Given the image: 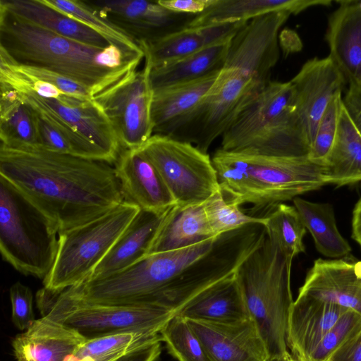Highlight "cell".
<instances>
[{
    "instance_id": "1",
    "label": "cell",
    "mask_w": 361,
    "mask_h": 361,
    "mask_svg": "<svg viewBox=\"0 0 361 361\" xmlns=\"http://www.w3.org/2000/svg\"><path fill=\"white\" fill-rule=\"evenodd\" d=\"M0 177L63 231L100 216L125 199L109 163L1 140Z\"/></svg>"
},
{
    "instance_id": "2",
    "label": "cell",
    "mask_w": 361,
    "mask_h": 361,
    "mask_svg": "<svg viewBox=\"0 0 361 361\" xmlns=\"http://www.w3.org/2000/svg\"><path fill=\"white\" fill-rule=\"evenodd\" d=\"M290 15L276 11L258 16L235 35L214 85L174 139L207 153L271 81V71L279 59V30Z\"/></svg>"
},
{
    "instance_id": "3",
    "label": "cell",
    "mask_w": 361,
    "mask_h": 361,
    "mask_svg": "<svg viewBox=\"0 0 361 361\" xmlns=\"http://www.w3.org/2000/svg\"><path fill=\"white\" fill-rule=\"evenodd\" d=\"M0 52L13 61L47 69L85 87L93 99L137 71L142 50L99 47L59 36L0 7Z\"/></svg>"
},
{
    "instance_id": "4",
    "label": "cell",
    "mask_w": 361,
    "mask_h": 361,
    "mask_svg": "<svg viewBox=\"0 0 361 361\" xmlns=\"http://www.w3.org/2000/svg\"><path fill=\"white\" fill-rule=\"evenodd\" d=\"M220 189L250 215L264 218L279 204L326 185L321 166L308 157L250 155L217 149L212 158Z\"/></svg>"
},
{
    "instance_id": "5",
    "label": "cell",
    "mask_w": 361,
    "mask_h": 361,
    "mask_svg": "<svg viewBox=\"0 0 361 361\" xmlns=\"http://www.w3.org/2000/svg\"><path fill=\"white\" fill-rule=\"evenodd\" d=\"M219 235L185 248L149 255L107 277L67 288L72 298L92 304L154 305L176 314L183 307L179 281L195 262L210 252Z\"/></svg>"
},
{
    "instance_id": "6",
    "label": "cell",
    "mask_w": 361,
    "mask_h": 361,
    "mask_svg": "<svg viewBox=\"0 0 361 361\" xmlns=\"http://www.w3.org/2000/svg\"><path fill=\"white\" fill-rule=\"evenodd\" d=\"M221 149L264 157H307L310 143L291 82L271 80L223 133Z\"/></svg>"
},
{
    "instance_id": "7",
    "label": "cell",
    "mask_w": 361,
    "mask_h": 361,
    "mask_svg": "<svg viewBox=\"0 0 361 361\" xmlns=\"http://www.w3.org/2000/svg\"><path fill=\"white\" fill-rule=\"evenodd\" d=\"M293 259L266 235L234 274L269 359L288 353L287 331L294 302L290 289Z\"/></svg>"
},
{
    "instance_id": "8",
    "label": "cell",
    "mask_w": 361,
    "mask_h": 361,
    "mask_svg": "<svg viewBox=\"0 0 361 361\" xmlns=\"http://www.w3.org/2000/svg\"><path fill=\"white\" fill-rule=\"evenodd\" d=\"M58 228L11 184L0 177V251L25 275L44 279L55 262Z\"/></svg>"
},
{
    "instance_id": "9",
    "label": "cell",
    "mask_w": 361,
    "mask_h": 361,
    "mask_svg": "<svg viewBox=\"0 0 361 361\" xmlns=\"http://www.w3.org/2000/svg\"><path fill=\"white\" fill-rule=\"evenodd\" d=\"M140 211L124 200L97 218L59 232L55 262L44 288L60 291L87 280Z\"/></svg>"
},
{
    "instance_id": "10",
    "label": "cell",
    "mask_w": 361,
    "mask_h": 361,
    "mask_svg": "<svg viewBox=\"0 0 361 361\" xmlns=\"http://www.w3.org/2000/svg\"><path fill=\"white\" fill-rule=\"evenodd\" d=\"M36 302L42 317L75 330L86 340L129 331L160 333L174 315L158 305L92 304L45 288L37 291Z\"/></svg>"
},
{
    "instance_id": "11",
    "label": "cell",
    "mask_w": 361,
    "mask_h": 361,
    "mask_svg": "<svg viewBox=\"0 0 361 361\" xmlns=\"http://www.w3.org/2000/svg\"><path fill=\"white\" fill-rule=\"evenodd\" d=\"M178 206L204 204L219 190L212 159L194 145L153 134L141 148Z\"/></svg>"
},
{
    "instance_id": "12",
    "label": "cell",
    "mask_w": 361,
    "mask_h": 361,
    "mask_svg": "<svg viewBox=\"0 0 361 361\" xmlns=\"http://www.w3.org/2000/svg\"><path fill=\"white\" fill-rule=\"evenodd\" d=\"M150 70L145 62L142 70L94 99L109 121L120 146L126 149L142 148L154 133Z\"/></svg>"
},
{
    "instance_id": "13",
    "label": "cell",
    "mask_w": 361,
    "mask_h": 361,
    "mask_svg": "<svg viewBox=\"0 0 361 361\" xmlns=\"http://www.w3.org/2000/svg\"><path fill=\"white\" fill-rule=\"evenodd\" d=\"M290 82L295 93L298 114L310 146L320 118L331 100L341 94L346 80L327 56L308 60Z\"/></svg>"
},
{
    "instance_id": "14",
    "label": "cell",
    "mask_w": 361,
    "mask_h": 361,
    "mask_svg": "<svg viewBox=\"0 0 361 361\" xmlns=\"http://www.w3.org/2000/svg\"><path fill=\"white\" fill-rule=\"evenodd\" d=\"M298 295L340 305L361 315V261L349 256L315 260Z\"/></svg>"
},
{
    "instance_id": "15",
    "label": "cell",
    "mask_w": 361,
    "mask_h": 361,
    "mask_svg": "<svg viewBox=\"0 0 361 361\" xmlns=\"http://www.w3.org/2000/svg\"><path fill=\"white\" fill-rule=\"evenodd\" d=\"M212 361H267L266 345L253 319L234 323L188 320Z\"/></svg>"
},
{
    "instance_id": "16",
    "label": "cell",
    "mask_w": 361,
    "mask_h": 361,
    "mask_svg": "<svg viewBox=\"0 0 361 361\" xmlns=\"http://www.w3.org/2000/svg\"><path fill=\"white\" fill-rule=\"evenodd\" d=\"M125 200L140 209L164 212L176 202L159 171L142 149H126L114 167Z\"/></svg>"
},
{
    "instance_id": "17",
    "label": "cell",
    "mask_w": 361,
    "mask_h": 361,
    "mask_svg": "<svg viewBox=\"0 0 361 361\" xmlns=\"http://www.w3.org/2000/svg\"><path fill=\"white\" fill-rule=\"evenodd\" d=\"M248 21H233L199 27H187L153 39L137 43L151 68L169 63L205 47L231 41Z\"/></svg>"
},
{
    "instance_id": "18",
    "label": "cell",
    "mask_w": 361,
    "mask_h": 361,
    "mask_svg": "<svg viewBox=\"0 0 361 361\" xmlns=\"http://www.w3.org/2000/svg\"><path fill=\"white\" fill-rule=\"evenodd\" d=\"M221 71L193 81L154 90V133L175 137L190 121Z\"/></svg>"
},
{
    "instance_id": "19",
    "label": "cell",
    "mask_w": 361,
    "mask_h": 361,
    "mask_svg": "<svg viewBox=\"0 0 361 361\" xmlns=\"http://www.w3.org/2000/svg\"><path fill=\"white\" fill-rule=\"evenodd\" d=\"M349 310L311 297L298 295L290 309L287 345L296 361H307L326 334Z\"/></svg>"
},
{
    "instance_id": "20",
    "label": "cell",
    "mask_w": 361,
    "mask_h": 361,
    "mask_svg": "<svg viewBox=\"0 0 361 361\" xmlns=\"http://www.w3.org/2000/svg\"><path fill=\"white\" fill-rule=\"evenodd\" d=\"M99 4L104 16L139 33L137 40L157 39L187 27L195 16L171 11L157 1L111 0Z\"/></svg>"
},
{
    "instance_id": "21",
    "label": "cell",
    "mask_w": 361,
    "mask_h": 361,
    "mask_svg": "<svg viewBox=\"0 0 361 361\" xmlns=\"http://www.w3.org/2000/svg\"><path fill=\"white\" fill-rule=\"evenodd\" d=\"M11 88L35 114L38 145L50 151L111 164L102 149L42 103L34 92L20 87Z\"/></svg>"
},
{
    "instance_id": "22",
    "label": "cell",
    "mask_w": 361,
    "mask_h": 361,
    "mask_svg": "<svg viewBox=\"0 0 361 361\" xmlns=\"http://www.w3.org/2000/svg\"><path fill=\"white\" fill-rule=\"evenodd\" d=\"M336 3L326 34L329 56L349 85L361 87V8L357 0Z\"/></svg>"
},
{
    "instance_id": "23",
    "label": "cell",
    "mask_w": 361,
    "mask_h": 361,
    "mask_svg": "<svg viewBox=\"0 0 361 361\" xmlns=\"http://www.w3.org/2000/svg\"><path fill=\"white\" fill-rule=\"evenodd\" d=\"M87 340L46 317L36 319L12 341L16 361H66Z\"/></svg>"
},
{
    "instance_id": "24",
    "label": "cell",
    "mask_w": 361,
    "mask_h": 361,
    "mask_svg": "<svg viewBox=\"0 0 361 361\" xmlns=\"http://www.w3.org/2000/svg\"><path fill=\"white\" fill-rule=\"evenodd\" d=\"M170 209L164 212L140 209L87 280L107 277L146 257Z\"/></svg>"
},
{
    "instance_id": "25",
    "label": "cell",
    "mask_w": 361,
    "mask_h": 361,
    "mask_svg": "<svg viewBox=\"0 0 361 361\" xmlns=\"http://www.w3.org/2000/svg\"><path fill=\"white\" fill-rule=\"evenodd\" d=\"M234 274L202 291L176 314L188 320L214 323L251 318Z\"/></svg>"
},
{
    "instance_id": "26",
    "label": "cell",
    "mask_w": 361,
    "mask_h": 361,
    "mask_svg": "<svg viewBox=\"0 0 361 361\" xmlns=\"http://www.w3.org/2000/svg\"><path fill=\"white\" fill-rule=\"evenodd\" d=\"M0 7L59 36L94 47L114 45L92 28L45 4L42 0H1Z\"/></svg>"
},
{
    "instance_id": "27",
    "label": "cell",
    "mask_w": 361,
    "mask_h": 361,
    "mask_svg": "<svg viewBox=\"0 0 361 361\" xmlns=\"http://www.w3.org/2000/svg\"><path fill=\"white\" fill-rule=\"evenodd\" d=\"M214 237L203 204H176L167 213L147 255L185 248Z\"/></svg>"
},
{
    "instance_id": "28",
    "label": "cell",
    "mask_w": 361,
    "mask_h": 361,
    "mask_svg": "<svg viewBox=\"0 0 361 361\" xmlns=\"http://www.w3.org/2000/svg\"><path fill=\"white\" fill-rule=\"evenodd\" d=\"M330 0H214L204 11L195 16L188 27H199L233 21H250L271 12L298 14L315 6H328Z\"/></svg>"
},
{
    "instance_id": "29",
    "label": "cell",
    "mask_w": 361,
    "mask_h": 361,
    "mask_svg": "<svg viewBox=\"0 0 361 361\" xmlns=\"http://www.w3.org/2000/svg\"><path fill=\"white\" fill-rule=\"evenodd\" d=\"M322 168L326 184L340 187L361 182V135L343 105L335 140Z\"/></svg>"
},
{
    "instance_id": "30",
    "label": "cell",
    "mask_w": 361,
    "mask_h": 361,
    "mask_svg": "<svg viewBox=\"0 0 361 361\" xmlns=\"http://www.w3.org/2000/svg\"><path fill=\"white\" fill-rule=\"evenodd\" d=\"M231 41L205 47L176 61L151 68L149 79L153 91L193 81L221 71Z\"/></svg>"
},
{
    "instance_id": "31",
    "label": "cell",
    "mask_w": 361,
    "mask_h": 361,
    "mask_svg": "<svg viewBox=\"0 0 361 361\" xmlns=\"http://www.w3.org/2000/svg\"><path fill=\"white\" fill-rule=\"evenodd\" d=\"M293 201L319 253L336 259L349 255L351 247L337 228L334 208L331 204L312 202L300 197L294 198Z\"/></svg>"
},
{
    "instance_id": "32",
    "label": "cell",
    "mask_w": 361,
    "mask_h": 361,
    "mask_svg": "<svg viewBox=\"0 0 361 361\" xmlns=\"http://www.w3.org/2000/svg\"><path fill=\"white\" fill-rule=\"evenodd\" d=\"M161 341L160 333L129 331L87 340L66 361H116L153 342Z\"/></svg>"
},
{
    "instance_id": "33",
    "label": "cell",
    "mask_w": 361,
    "mask_h": 361,
    "mask_svg": "<svg viewBox=\"0 0 361 361\" xmlns=\"http://www.w3.org/2000/svg\"><path fill=\"white\" fill-rule=\"evenodd\" d=\"M0 139L37 145L36 117L11 88L0 84Z\"/></svg>"
},
{
    "instance_id": "34",
    "label": "cell",
    "mask_w": 361,
    "mask_h": 361,
    "mask_svg": "<svg viewBox=\"0 0 361 361\" xmlns=\"http://www.w3.org/2000/svg\"><path fill=\"white\" fill-rule=\"evenodd\" d=\"M71 18L92 28L114 45L130 51H141L136 39L126 30L104 16L100 11L75 0H42Z\"/></svg>"
},
{
    "instance_id": "35",
    "label": "cell",
    "mask_w": 361,
    "mask_h": 361,
    "mask_svg": "<svg viewBox=\"0 0 361 361\" xmlns=\"http://www.w3.org/2000/svg\"><path fill=\"white\" fill-rule=\"evenodd\" d=\"M264 227L267 235L287 255L294 258L305 252L307 229L294 206L279 204L265 216Z\"/></svg>"
},
{
    "instance_id": "36",
    "label": "cell",
    "mask_w": 361,
    "mask_h": 361,
    "mask_svg": "<svg viewBox=\"0 0 361 361\" xmlns=\"http://www.w3.org/2000/svg\"><path fill=\"white\" fill-rule=\"evenodd\" d=\"M169 353L178 361H212L186 319L174 314L160 331Z\"/></svg>"
},
{
    "instance_id": "37",
    "label": "cell",
    "mask_w": 361,
    "mask_h": 361,
    "mask_svg": "<svg viewBox=\"0 0 361 361\" xmlns=\"http://www.w3.org/2000/svg\"><path fill=\"white\" fill-rule=\"evenodd\" d=\"M209 226L217 236L243 226L264 224L265 217H255L243 212L240 206L228 199L219 188L203 204Z\"/></svg>"
},
{
    "instance_id": "38",
    "label": "cell",
    "mask_w": 361,
    "mask_h": 361,
    "mask_svg": "<svg viewBox=\"0 0 361 361\" xmlns=\"http://www.w3.org/2000/svg\"><path fill=\"white\" fill-rule=\"evenodd\" d=\"M342 106V97L339 94L331 100L324 112L310 144L307 157L313 163L321 166L335 140Z\"/></svg>"
},
{
    "instance_id": "39",
    "label": "cell",
    "mask_w": 361,
    "mask_h": 361,
    "mask_svg": "<svg viewBox=\"0 0 361 361\" xmlns=\"http://www.w3.org/2000/svg\"><path fill=\"white\" fill-rule=\"evenodd\" d=\"M361 332V315L346 311L326 334L307 361H326L341 345Z\"/></svg>"
},
{
    "instance_id": "40",
    "label": "cell",
    "mask_w": 361,
    "mask_h": 361,
    "mask_svg": "<svg viewBox=\"0 0 361 361\" xmlns=\"http://www.w3.org/2000/svg\"><path fill=\"white\" fill-rule=\"evenodd\" d=\"M0 61L5 62L20 73L56 86L66 94L80 99H93L90 92L85 87L57 73L39 67L18 64L1 52Z\"/></svg>"
},
{
    "instance_id": "41",
    "label": "cell",
    "mask_w": 361,
    "mask_h": 361,
    "mask_svg": "<svg viewBox=\"0 0 361 361\" xmlns=\"http://www.w3.org/2000/svg\"><path fill=\"white\" fill-rule=\"evenodd\" d=\"M9 298L13 324L18 329L26 331L36 320L32 290L28 286L17 281L10 287Z\"/></svg>"
},
{
    "instance_id": "42",
    "label": "cell",
    "mask_w": 361,
    "mask_h": 361,
    "mask_svg": "<svg viewBox=\"0 0 361 361\" xmlns=\"http://www.w3.org/2000/svg\"><path fill=\"white\" fill-rule=\"evenodd\" d=\"M342 100L344 109L361 135V87L349 85Z\"/></svg>"
},
{
    "instance_id": "43",
    "label": "cell",
    "mask_w": 361,
    "mask_h": 361,
    "mask_svg": "<svg viewBox=\"0 0 361 361\" xmlns=\"http://www.w3.org/2000/svg\"><path fill=\"white\" fill-rule=\"evenodd\" d=\"M214 0H158L163 7L180 13L197 16L204 11Z\"/></svg>"
},
{
    "instance_id": "44",
    "label": "cell",
    "mask_w": 361,
    "mask_h": 361,
    "mask_svg": "<svg viewBox=\"0 0 361 361\" xmlns=\"http://www.w3.org/2000/svg\"><path fill=\"white\" fill-rule=\"evenodd\" d=\"M326 361H361V332L341 345Z\"/></svg>"
},
{
    "instance_id": "45",
    "label": "cell",
    "mask_w": 361,
    "mask_h": 361,
    "mask_svg": "<svg viewBox=\"0 0 361 361\" xmlns=\"http://www.w3.org/2000/svg\"><path fill=\"white\" fill-rule=\"evenodd\" d=\"M161 341L142 346L116 361H157L161 352Z\"/></svg>"
},
{
    "instance_id": "46",
    "label": "cell",
    "mask_w": 361,
    "mask_h": 361,
    "mask_svg": "<svg viewBox=\"0 0 361 361\" xmlns=\"http://www.w3.org/2000/svg\"><path fill=\"white\" fill-rule=\"evenodd\" d=\"M352 238L361 247V199L356 203L353 212Z\"/></svg>"
},
{
    "instance_id": "47",
    "label": "cell",
    "mask_w": 361,
    "mask_h": 361,
    "mask_svg": "<svg viewBox=\"0 0 361 361\" xmlns=\"http://www.w3.org/2000/svg\"><path fill=\"white\" fill-rule=\"evenodd\" d=\"M270 361H295V360L292 357L291 354L288 352L282 357L270 359Z\"/></svg>"
},
{
    "instance_id": "48",
    "label": "cell",
    "mask_w": 361,
    "mask_h": 361,
    "mask_svg": "<svg viewBox=\"0 0 361 361\" xmlns=\"http://www.w3.org/2000/svg\"><path fill=\"white\" fill-rule=\"evenodd\" d=\"M267 361H270V359H269V360H268Z\"/></svg>"
},
{
    "instance_id": "49",
    "label": "cell",
    "mask_w": 361,
    "mask_h": 361,
    "mask_svg": "<svg viewBox=\"0 0 361 361\" xmlns=\"http://www.w3.org/2000/svg\"><path fill=\"white\" fill-rule=\"evenodd\" d=\"M296 361V360H295Z\"/></svg>"
}]
</instances>
